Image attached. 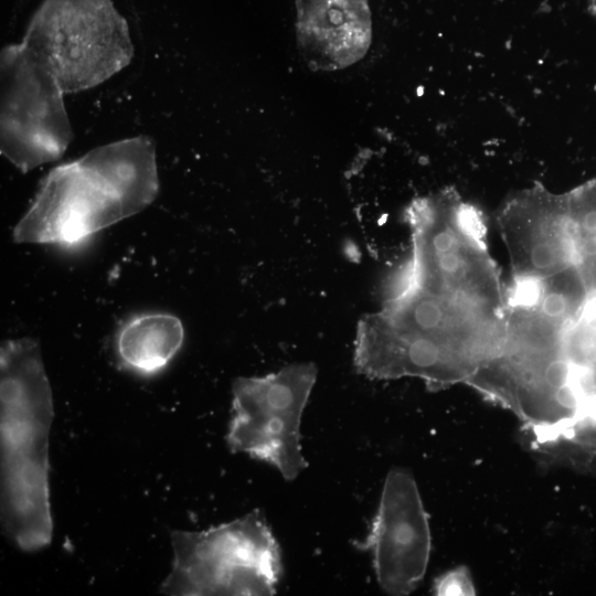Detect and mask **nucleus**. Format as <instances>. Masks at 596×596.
Listing matches in <instances>:
<instances>
[{"label": "nucleus", "mask_w": 596, "mask_h": 596, "mask_svg": "<svg viewBox=\"0 0 596 596\" xmlns=\"http://www.w3.org/2000/svg\"><path fill=\"white\" fill-rule=\"evenodd\" d=\"M53 396L41 349L32 338L0 348L1 525L24 552L46 547L53 522L49 436Z\"/></svg>", "instance_id": "1"}, {"label": "nucleus", "mask_w": 596, "mask_h": 596, "mask_svg": "<svg viewBox=\"0 0 596 596\" xmlns=\"http://www.w3.org/2000/svg\"><path fill=\"white\" fill-rule=\"evenodd\" d=\"M152 145L129 139L53 169L13 228L15 243L73 246L146 209L158 193Z\"/></svg>", "instance_id": "2"}, {"label": "nucleus", "mask_w": 596, "mask_h": 596, "mask_svg": "<svg viewBox=\"0 0 596 596\" xmlns=\"http://www.w3.org/2000/svg\"><path fill=\"white\" fill-rule=\"evenodd\" d=\"M413 255L406 284L503 316L505 296L486 226L453 192L414 201L406 211Z\"/></svg>", "instance_id": "3"}, {"label": "nucleus", "mask_w": 596, "mask_h": 596, "mask_svg": "<svg viewBox=\"0 0 596 596\" xmlns=\"http://www.w3.org/2000/svg\"><path fill=\"white\" fill-rule=\"evenodd\" d=\"M164 595H274L283 566L264 514L246 515L204 531H173Z\"/></svg>", "instance_id": "4"}, {"label": "nucleus", "mask_w": 596, "mask_h": 596, "mask_svg": "<svg viewBox=\"0 0 596 596\" xmlns=\"http://www.w3.org/2000/svg\"><path fill=\"white\" fill-rule=\"evenodd\" d=\"M23 43L63 93L103 83L132 56L126 20L110 0H44Z\"/></svg>", "instance_id": "5"}, {"label": "nucleus", "mask_w": 596, "mask_h": 596, "mask_svg": "<svg viewBox=\"0 0 596 596\" xmlns=\"http://www.w3.org/2000/svg\"><path fill=\"white\" fill-rule=\"evenodd\" d=\"M313 363H292L265 376L237 377L232 386V417L226 443L276 468L286 481L307 468L300 424L316 383Z\"/></svg>", "instance_id": "6"}, {"label": "nucleus", "mask_w": 596, "mask_h": 596, "mask_svg": "<svg viewBox=\"0 0 596 596\" xmlns=\"http://www.w3.org/2000/svg\"><path fill=\"white\" fill-rule=\"evenodd\" d=\"M62 94L24 43L3 51L1 151L21 171L56 160L67 148Z\"/></svg>", "instance_id": "7"}, {"label": "nucleus", "mask_w": 596, "mask_h": 596, "mask_svg": "<svg viewBox=\"0 0 596 596\" xmlns=\"http://www.w3.org/2000/svg\"><path fill=\"white\" fill-rule=\"evenodd\" d=\"M428 517L409 471H389L371 530L358 549L373 556L376 579L391 595H408L423 581L432 546Z\"/></svg>", "instance_id": "8"}, {"label": "nucleus", "mask_w": 596, "mask_h": 596, "mask_svg": "<svg viewBox=\"0 0 596 596\" xmlns=\"http://www.w3.org/2000/svg\"><path fill=\"white\" fill-rule=\"evenodd\" d=\"M498 223L513 280L542 279L576 264L565 194L524 191L504 205Z\"/></svg>", "instance_id": "9"}, {"label": "nucleus", "mask_w": 596, "mask_h": 596, "mask_svg": "<svg viewBox=\"0 0 596 596\" xmlns=\"http://www.w3.org/2000/svg\"><path fill=\"white\" fill-rule=\"evenodd\" d=\"M299 52L315 71H338L360 61L372 41L368 0H296Z\"/></svg>", "instance_id": "10"}, {"label": "nucleus", "mask_w": 596, "mask_h": 596, "mask_svg": "<svg viewBox=\"0 0 596 596\" xmlns=\"http://www.w3.org/2000/svg\"><path fill=\"white\" fill-rule=\"evenodd\" d=\"M184 339L181 320L169 313H147L126 323L117 338L121 360L130 368L153 373L164 368Z\"/></svg>", "instance_id": "11"}, {"label": "nucleus", "mask_w": 596, "mask_h": 596, "mask_svg": "<svg viewBox=\"0 0 596 596\" xmlns=\"http://www.w3.org/2000/svg\"><path fill=\"white\" fill-rule=\"evenodd\" d=\"M434 594L439 596L448 595H475L471 576L464 566L456 567L439 576L434 584Z\"/></svg>", "instance_id": "12"}, {"label": "nucleus", "mask_w": 596, "mask_h": 596, "mask_svg": "<svg viewBox=\"0 0 596 596\" xmlns=\"http://www.w3.org/2000/svg\"><path fill=\"white\" fill-rule=\"evenodd\" d=\"M590 440L593 445L594 456H595V466H596V409L590 427Z\"/></svg>", "instance_id": "13"}, {"label": "nucleus", "mask_w": 596, "mask_h": 596, "mask_svg": "<svg viewBox=\"0 0 596 596\" xmlns=\"http://www.w3.org/2000/svg\"><path fill=\"white\" fill-rule=\"evenodd\" d=\"M590 10L594 14H596V0H588Z\"/></svg>", "instance_id": "14"}, {"label": "nucleus", "mask_w": 596, "mask_h": 596, "mask_svg": "<svg viewBox=\"0 0 596 596\" xmlns=\"http://www.w3.org/2000/svg\"><path fill=\"white\" fill-rule=\"evenodd\" d=\"M593 384H594V391H595V395H596V370H595V374H594Z\"/></svg>", "instance_id": "15"}]
</instances>
